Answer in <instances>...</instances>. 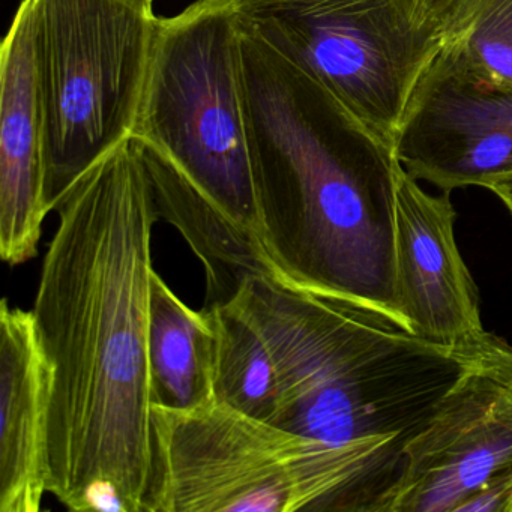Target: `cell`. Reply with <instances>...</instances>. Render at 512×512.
I'll return each mask as SVG.
<instances>
[{"mask_svg": "<svg viewBox=\"0 0 512 512\" xmlns=\"http://www.w3.org/2000/svg\"><path fill=\"white\" fill-rule=\"evenodd\" d=\"M35 326L52 367L49 493L71 511L148 512L152 232L160 220L134 137L56 200Z\"/></svg>", "mask_w": 512, "mask_h": 512, "instance_id": "obj_1", "label": "cell"}, {"mask_svg": "<svg viewBox=\"0 0 512 512\" xmlns=\"http://www.w3.org/2000/svg\"><path fill=\"white\" fill-rule=\"evenodd\" d=\"M241 74L262 242L275 278L407 329L395 290L394 149L244 23Z\"/></svg>", "mask_w": 512, "mask_h": 512, "instance_id": "obj_2", "label": "cell"}, {"mask_svg": "<svg viewBox=\"0 0 512 512\" xmlns=\"http://www.w3.org/2000/svg\"><path fill=\"white\" fill-rule=\"evenodd\" d=\"M134 139L155 206L205 269L203 307L251 277H274L262 242L232 0H196L158 19Z\"/></svg>", "mask_w": 512, "mask_h": 512, "instance_id": "obj_3", "label": "cell"}, {"mask_svg": "<svg viewBox=\"0 0 512 512\" xmlns=\"http://www.w3.org/2000/svg\"><path fill=\"white\" fill-rule=\"evenodd\" d=\"M277 365L274 424L334 446H361L403 472L404 451L467 371L455 350L334 296L251 277L232 298Z\"/></svg>", "mask_w": 512, "mask_h": 512, "instance_id": "obj_4", "label": "cell"}, {"mask_svg": "<svg viewBox=\"0 0 512 512\" xmlns=\"http://www.w3.org/2000/svg\"><path fill=\"white\" fill-rule=\"evenodd\" d=\"M148 512H379L400 472L361 446H334L217 400L154 406Z\"/></svg>", "mask_w": 512, "mask_h": 512, "instance_id": "obj_5", "label": "cell"}, {"mask_svg": "<svg viewBox=\"0 0 512 512\" xmlns=\"http://www.w3.org/2000/svg\"><path fill=\"white\" fill-rule=\"evenodd\" d=\"M47 191L133 137L158 19L139 0H31Z\"/></svg>", "mask_w": 512, "mask_h": 512, "instance_id": "obj_6", "label": "cell"}, {"mask_svg": "<svg viewBox=\"0 0 512 512\" xmlns=\"http://www.w3.org/2000/svg\"><path fill=\"white\" fill-rule=\"evenodd\" d=\"M239 20L319 80L394 149L416 83L443 43L416 0H232Z\"/></svg>", "mask_w": 512, "mask_h": 512, "instance_id": "obj_7", "label": "cell"}, {"mask_svg": "<svg viewBox=\"0 0 512 512\" xmlns=\"http://www.w3.org/2000/svg\"><path fill=\"white\" fill-rule=\"evenodd\" d=\"M394 155L413 178L449 193L512 173V86L440 47L407 104Z\"/></svg>", "mask_w": 512, "mask_h": 512, "instance_id": "obj_8", "label": "cell"}, {"mask_svg": "<svg viewBox=\"0 0 512 512\" xmlns=\"http://www.w3.org/2000/svg\"><path fill=\"white\" fill-rule=\"evenodd\" d=\"M511 466L512 388L469 367L407 443L403 472L379 512H455Z\"/></svg>", "mask_w": 512, "mask_h": 512, "instance_id": "obj_9", "label": "cell"}, {"mask_svg": "<svg viewBox=\"0 0 512 512\" xmlns=\"http://www.w3.org/2000/svg\"><path fill=\"white\" fill-rule=\"evenodd\" d=\"M449 191L433 196L395 167V290L407 329L457 349L484 332L478 289L455 242Z\"/></svg>", "mask_w": 512, "mask_h": 512, "instance_id": "obj_10", "label": "cell"}, {"mask_svg": "<svg viewBox=\"0 0 512 512\" xmlns=\"http://www.w3.org/2000/svg\"><path fill=\"white\" fill-rule=\"evenodd\" d=\"M50 212L31 0H22L0 53V256L5 263L19 266L37 256Z\"/></svg>", "mask_w": 512, "mask_h": 512, "instance_id": "obj_11", "label": "cell"}, {"mask_svg": "<svg viewBox=\"0 0 512 512\" xmlns=\"http://www.w3.org/2000/svg\"><path fill=\"white\" fill-rule=\"evenodd\" d=\"M52 367L32 311L0 305V512L40 511L49 493Z\"/></svg>", "mask_w": 512, "mask_h": 512, "instance_id": "obj_12", "label": "cell"}, {"mask_svg": "<svg viewBox=\"0 0 512 512\" xmlns=\"http://www.w3.org/2000/svg\"><path fill=\"white\" fill-rule=\"evenodd\" d=\"M217 331L206 308L188 307L154 271L149 307L152 403L191 410L215 400Z\"/></svg>", "mask_w": 512, "mask_h": 512, "instance_id": "obj_13", "label": "cell"}, {"mask_svg": "<svg viewBox=\"0 0 512 512\" xmlns=\"http://www.w3.org/2000/svg\"><path fill=\"white\" fill-rule=\"evenodd\" d=\"M206 310L217 331L215 400L274 424L280 380L262 332L233 299Z\"/></svg>", "mask_w": 512, "mask_h": 512, "instance_id": "obj_14", "label": "cell"}, {"mask_svg": "<svg viewBox=\"0 0 512 512\" xmlns=\"http://www.w3.org/2000/svg\"><path fill=\"white\" fill-rule=\"evenodd\" d=\"M442 47L473 73L512 86V0H460Z\"/></svg>", "mask_w": 512, "mask_h": 512, "instance_id": "obj_15", "label": "cell"}, {"mask_svg": "<svg viewBox=\"0 0 512 512\" xmlns=\"http://www.w3.org/2000/svg\"><path fill=\"white\" fill-rule=\"evenodd\" d=\"M455 352L469 367L484 371L512 388V346L502 338L484 331L457 347Z\"/></svg>", "mask_w": 512, "mask_h": 512, "instance_id": "obj_16", "label": "cell"}, {"mask_svg": "<svg viewBox=\"0 0 512 512\" xmlns=\"http://www.w3.org/2000/svg\"><path fill=\"white\" fill-rule=\"evenodd\" d=\"M455 512H512V466L491 476Z\"/></svg>", "mask_w": 512, "mask_h": 512, "instance_id": "obj_17", "label": "cell"}, {"mask_svg": "<svg viewBox=\"0 0 512 512\" xmlns=\"http://www.w3.org/2000/svg\"><path fill=\"white\" fill-rule=\"evenodd\" d=\"M460 0H416L419 17L428 28L442 32L446 20L451 16Z\"/></svg>", "mask_w": 512, "mask_h": 512, "instance_id": "obj_18", "label": "cell"}, {"mask_svg": "<svg viewBox=\"0 0 512 512\" xmlns=\"http://www.w3.org/2000/svg\"><path fill=\"white\" fill-rule=\"evenodd\" d=\"M484 188L496 194V196L502 200L503 205H505L512 214V173H506V175H500L490 179V181L484 185Z\"/></svg>", "mask_w": 512, "mask_h": 512, "instance_id": "obj_19", "label": "cell"}, {"mask_svg": "<svg viewBox=\"0 0 512 512\" xmlns=\"http://www.w3.org/2000/svg\"><path fill=\"white\" fill-rule=\"evenodd\" d=\"M139 2H143V4L151 5V7H154L155 0H139Z\"/></svg>", "mask_w": 512, "mask_h": 512, "instance_id": "obj_20", "label": "cell"}]
</instances>
